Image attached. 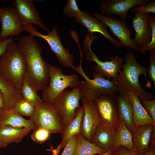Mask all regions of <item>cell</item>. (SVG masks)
Listing matches in <instances>:
<instances>
[{
  "instance_id": "cell-36",
  "label": "cell",
  "mask_w": 155,
  "mask_h": 155,
  "mask_svg": "<svg viewBox=\"0 0 155 155\" xmlns=\"http://www.w3.org/2000/svg\"><path fill=\"white\" fill-rule=\"evenodd\" d=\"M77 134L72 137L66 144L60 155H74L76 145Z\"/></svg>"
},
{
  "instance_id": "cell-16",
  "label": "cell",
  "mask_w": 155,
  "mask_h": 155,
  "mask_svg": "<svg viewBox=\"0 0 155 155\" xmlns=\"http://www.w3.org/2000/svg\"><path fill=\"white\" fill-rule=\"evenodd\" d=\"M132 18V27L135 30L134 36L132 39L137 49L146 45L151 40V30L148 27V21L150 13H134Z\"/></svg>"
},
{
  "instance_id": "cell-7",
  "label": "cell",
  "mask_w": 155,
  "mask_h": 155,
  "mask_svg": "<svg viewBox=\"0 0 155 155\" xmlns=\"http://www.w3.org/2000/svg\"><path fill=\"white\" fill-rule=\"evenodd\" d=\"M94 39L93 36L87 35L83 41L84 51L86 59L96 64L94 67L95 72L109 80L112 79L115 81L125 60L117 55L109 57L110 61H102L100 60L91 49V44Z\"/></svg>"
},
{
  "instance_id": "cell-24",
  "label": "cell",
  "mask_w": 155,
  "mask_h": 155,
  "mask_svg": "<svg viewBox=\"0 0 155 155\" xmlns=\"http://www.w3.org/2000/svg\"><path fill=\"white\" fill-rule=\"evenodd\" d=\"M31 130L26 128L14 127L9 126H0V149L13 143H18Z\"/></svg>"
},
{
  "instance_id": "cell-1",
  "label": "cell",
  "mask_w": 155,
  "mask_h": 155,
  "mask_svg": "<svg viewBox=\"0 0 155 155\" xmlns=\"http://www.w3.org/2000/svg\"><path fill=\"white\" fill-rule=\"evenodd\" d=\"M18 45L24 56L26 64L24 79L37 92L44 90L49 82V63L43 58L42 48L30 36L19 38Z\"/></svg>"
},
{
  "instance_id": "cell-32",
  "label": "cell",
  "mask_w": 155,
  "mask_h": 155,
  "mask_svg": "<svg viewBox=\"0 0 155 155\" xmlns=\"http://www.w3.org/2000/svg\"><path fill=\"white\" fill-rule=\"evenodd\" d=\"M64 13L71 18H77L81 14L82 11L79 9L75 0H69L63 9Z\"/></svg>"
},
{
  "instance_id": "cell-2",
  "label": "cell",
  "mask_w": 155,
  "mask_h": 155,
  "mask_svg": "<svg viewBox=\"0 0 155 155\" xmlns=\"http://www.w3.org/2000/svg\"><path fill=\"white\" fill-rule=\"evenodd\" d=\"M124 57L125 62L122 66L123 70L120 71L115 81L118 86V91L125 92L132 90L137 94L139 98H142L149 100L154 99V96L152 94L142 88L139 81V75H143L147 81L146 86L150 89L151 88V83L147 77L148 68L138 63L132 51H128Z\"/></svg>"
},
{
  "instance_id": "cell-19",
  "label": "cell",
  "mask_w": 155,
  "mask_h": 155,
  "mask_svg": "<svg viewBox=\"0 0 155 155\" xmlns=\"http://www.w3.org/2000/svg\"><path fill=\"white\" fill-rule=\"evenodd\" d=\"M120 121L123 122L132 132L134 128L133 108L131 101L125 92L118 91L115 95Z\"/></svg>"
},
{
  "instance_id": "cell-40",
  "label": "cell",
  "mask_w": 155,
  "mask_h": 155,
  "mask_svg": "<svg viewBox=\"0 0 155 155\" xmlns=\"http://www.w3.org/2000/svg\"><path fill=\"white\" fill-rule=\"evenodd\" d=\"M5 98L3 94L0 90V109L5 107Z\"/></svg>"
},
{
  "instance_id": "cell-39",
  "label": "cell",
  "mask_w": 155,
  "mask_h": 155,
  "mask_svg": "<svg viewBox=\"0 0 155 155\" xmlns=\"http://www.w3.org/2000/svg\"><path fill=\"white\" fill-rule=\"evenodd\" d=\"M10 37L0 40V57L1 55L5 51L8 44L14 39Z\"/></svg>"
},
{
  "instance_id": "cell-13",
  "label": "cell",
  "mask_w": 155,
  "mask_h": 155,
  "mask_svg": "<svg viewBox=\"0 0 155 155\" xmlns=\"http://www.w3.org/2000/svg\"><path fill=\"white\" fill-rule=\"evenodd\" d=\"M0 40L18 36L24 30L17 12L12 7H0Z\"/></svg>"
},
{
  "instance_id": "cell-28",
  "label": "cell",
  "mask_w": 155,
  "mask_h": 155,
  "mask_svg": "<svg viewBox=\"0 0 155 155\" xmlns=\"http://www.w3.org/2000/svg\"><path fill=\"white\" fill-rule=\"evenodd\" d=\"M21 92L23 98L28 101L35 107L43 101L40 98L36 92L24 79Z\"/></svg>"
},
{
  "instance_id": "cell-31",
  "label": "cell",
  "mask_w": 155,
  "mask_h": 155,
  "mask_svg": "<svg viewBox=\"0 0 155 155\" xmlns=\"http://www.w3.org/2000/svg\"><path fill=\"white\" fill-rule=\"evenodd\" d=\"M51 133L47 129L38 128L33 130L31 135L32 140L38 144H42L49 138Z\"/></svg>"
},
{
  "instance_id": "cell-9",
  "label": "cell",
  "mask_w": 155,
  "mask_h": 155,
  "mask_svg": "<svg viewBox=\"0 0 155 155\" xmlns=\"http://www.w3.org/2000/svg\"><path fill=\"white\" fill-rule=\"evenodd\" d=\"M82 97L80 86L72 90H65L56 98L54 102L64 129L74 118L80 107Z\"/></svg>"
},
{
  "instance_id": "cell-35",
  "label": "cell",
  "mask_w": 155,
  "mask_h": 155,
  "mask_svg": "<svg viewBox=\"0 0 155 155\" xmlns=\"http://www.w3.org/2000/svg\"><path fill=\"white\" fill-rule=\"evenodd\" d=\"M150 65L148 68L147 73L150 79L152 80L155 87V49L149 51Z\"/></svg>"
},
{
  "instance_id": "cell-22",
  "label": "cell",
  "mask_w": 155,
  "mask_h": 155,
  "mask_svg": "<svg viewBox=\"0 0 155 155\" xmlns=\"http://www.w3.org/2000/svg\"><path fill=\"white\" fill-rule=\"evenodd\" d=\"M117 129L102 122L98 127L91 142L107 151L111 149L115 140Z\"/></svg>"
},
{
  "instance_id": "cell-11",
  "label": "cell",
  "mask_w": 155,
  "mask_h": 155,
  "mask_svg": "<svg viewBox=\"0 0 155 155\" xmlns=\"http://www.w3.org/2000/svg\"><path fill=\"white\" fill-rule=\"evenodd\" d=\"M149 0H103L101 1L100 9L105 16H119L121 20L126 22L129 11L137 6L145 5Z\"/></svg>"
},
{
  "instance_id": "cell-37",
  "label": "cell",
  "mask_w": 155,
  "mask_h": 155,
  "mask_svg": "<svg viewBox=\"0 0 155 155\" xmlns=\"http://www.w3.org/2000/svg\"><path fill=\"white\" fill-rule=\"evenodd\" d=\"M112 155H140L133 150H129L121 146L113 151Z\"/></svg>"
},
{
  "instance_id": "cell-41",
  "label": "cell",
  "mask_w": 155,
  "mask_h": 155,
  "mask_svg": "<svg viewBox=\"0 0 155 155\" xmlns=\"http://www.w3.org/2000/svg\"><path fill=\"white\" fill-rule=\"evenodd\" d=\"M113 152V151L112 149H111L104 154L100 155H112Z\"/></svg>"
},
{
  "instance_id": "cell-30",
  "label": "cell",
  "mask_w": 155,
  "mask_h": 155,
  "mask_svg": "<svg viewBox=\"0 0 155 155\" xmlns=\"http://www.w3.org/2000/svg\"><path fill=\"white\" fill-rule=\"evenodd\" d=\"M148 27L150 28L151 39L150 41L146 45L140 47L137 50L143 54H145L147 51L155 49V16H150L148 21Z\"/></svg>"
},
{
  "instance_id": "cell-8",
  "label": "cell",
  "mask_w": 155,
  "mask_h": 155,
  "mask_svg": "<svg viewBox=\"0 0 155 155\" xmlns=\"http://www.w3.org/2000/svg\"><path fill=\"white\" fill-rule=\"evenodd\" d=\"M29 120L36 128L46 129L51 133L61 134L63 130L61 118L54 103L43 102L35 107L34 112Z\"/></svg>"
},
{
  "instance_id": "cell-5",
  "label": "cell",
  "mask_w": 155,
  "mask_h": 155,
  "mask_svg": "<svg viewBox=\"0 0 155 155\" xmlns=\"http://www.w3.org/2000/svg\"><path fill=\"white\" fill-rule=\"evenodd\" d=\"M49 82L42 95L44 102L54 103L57 97L66 88L80 87L83 82L80 80L76 74L65 75L61 68L49 63Z\"/></svg>"
},
{
  "instance_id": "cell-34",
  "label": "cell",
  "mask_w": 155,
  "mask_h": 155,
  "mask_svg": "<svg viewBox=\"0 0 155 155\" xmlns=\"http://www.w3.org/2000/svg\"><path fill=\"white\" fill-rule=\"evenodd\" d=\"M130 10V12L132 13L139 12L150 13H152L155 14V0H149L146 5L135 6L132 8Z\"/></svg>"
},
{
  "instance_id": "cell-6",
  "label": "cell",
  "mask_w": 155,
  "mask_h": 155,
  "mask_svg": "<svg viewBox=\"0 0 155 155\" xmlns=\"http://www.w3.org/2000/svg\"><path fill=\"white\" fill-rule=\"evenodd\" d=\"M23 28L24 30L28 32L30 36L39 37L46 41L51 51L57 59L59 63L63 67L75 71L76 67L73 64L74 56L70 53L69 49L65 48L62 45L56 27H53L51 31L49 30L46 35L39 32L36 28L32 24L23 26Z\"/></svg>"
},
{
  "instance_id": "cell-4",
  "label": "cell",
  "mask_w": 155,
  "mask_h": 155,
  "mask_svg": "<svg viewBox=\"0 0 155 155\" xmlns=\"http://www.w3.org/2000/svg\"><path fill=\"white\" fill-rule=\"evenodd\" d=\"M82 62L80 61L75 70L85 79L80 86L82 98L94 101L100 97L115 95L118 92V86L115 81L106 79L96 72L94 73L93 79H90L83 70Z\"/></svg>"
},
{
  "instance_id": "cell-38",
  "label": "cell",
  "mask_w": 155,
  "mask_h": 155,
  "mask_svg": "<svg viewBox=\"0 0 155 155\" xmlns=\"http://www.w3.org/2000/svg\"><path fill=\"white\" fill-rule=\"evenodd\" d=\"M140 155H155V135H152L148 149Z\"/></svg>"
},
{
  "instance_id": "cell-10",
  "label": "cell",
  "mask_w": 155,
  "mask_h": 155,
  "mask_svg": "<svg viewBox=\"0 0 155 155\" xmlns=\"http://www.w3.org/2000/svg\"><path fill=\"white\" fill-rule=\"evenodd\" d=\"M91 14L106 25L121 42L123 47L135 50H137L131 38L133 35L132 30L126 22L98 13H92Z\"/></svg>"
},
{
  "instance_id": "cell-29",
  "label": "cell",
  "mask_w": 155,
  "mask_h": 155,
  "mask_svg": "<svg viewBox=\"0 0 155 155\" xmlns=\"http://www.w3.org/2000/svg\"><path fill=\"white\" fill-rule=\"evenodd\" d=\"M12 108L22 115L30 117L35 110V107L32 104L23 98L16 102Z\"/></svg>"
},
{
  "instance_id": "cell-3",
  "label": "cell",
  "mask_w": 155,
  "mask_h": 155,
  "mask_svg": "<svg viewBox=\"0 0 155 155\" xmlns=\"http://www.w3.org/2000/svg\"><path fill=\"white\" fill-rule=\"evenodd\" d=\"M15 40L8 44L0 56V73L21 90L26 76V64Z\"/></svg>"
},
{
  "instance_id": "cell-15",
  "label": "cell",
  "mask_w": 155,
  "mask_h": 155,
  "mask_svg": "<svg viewBox=\"0 0 155 155\" xmlns=\"http://www.w3.org/2000/svg\"><path fill=\"white\" fill-rule=\"evenodd\" d=\"M115 95L103 96L94 102L102 122L117 129L120 121Z\"/></svg>"
},
{
  "instance_id": "cell-26",
  "label": "cell",
  "mask_w": 155,
  "mask_h": 155,
  "mask_svg": "<svg viewBox=\"0 0 155 155\" xmlns=\"http://www.w3.org/2000/svg\"><path fill=\"white\" fill-rule=\"evenodd\" d=\"M121 146L129 150H133V148L132 132L122 121H120L117 129L115 142L111 149L113 151Z\"/></svg>"
},
{
  "instance_id": "cell-21",
  "label": "cell",
  "mask_w": 155,
  "mask_h": 155,
  "mask_svg": "<svg viewBox=\"0 0 155 155\" xmlns=\"http://www.w3.org/2000/svg\"><path fill=\"white\" fill-rule=\"evenodd\" d=\"M155 127L153 125H145L134 127L132 131L133 148L140 155L148 148L151 136Z\"/></svg>"
},
{
  "instance_id": "cell-14",
  "label": "cell",
  "mask_w": 155,
  "mask_h": 155,
  "mask_svg": "<svg viewBox=\"0 0 155 155\" xmlns=\"http://www.w3.org/2000/svg\"><path fill=\"white\" fill-rule=\"evenodd\" d=\"M12 5L23 26L34 24L45 31L49 30L35 8L33 0H13Z\"/></svg>"
},
{
  "instance_id": "cell-25",
  "label": "cell",
  "mask_w": 155,
  "mask_h": 155,
  "mask_svg": "<svg viewBox=\"0 0 155 155\" xmlns=\"http://www.w3.org/2000/svg\"><path fill=\"white\" fill-rule=\"evenodd\" d=\"M0 90L4 95L5 106L12 108L23 98L21 90L0 73Z\"/></svg>"
},
{
  "instance_id": "cell-33",
  "label": "cell",
  "mask_w": 155,
  "mask_h": 155,
  "mask_svg": "<svg viewBox=\"0 0 155 155\" xmlns=\"http://www.w3.org/2000/svg\"><path fill=\"white\" fill-rule=\"evenodd\" d=\"M144 108L151 116L155 126V100H149L142 98H139Z\"/></svg>"
},
{
  "instance_id": "cell-12",
  "label": "cell",
  "mask_w": 155,
  "mask_h": 155,
  "mask_svg": "<svg viewBox=\"0 0 155 155\" xmlns=\"http://www.w3.org/2000/svg\"><path fill=\"white\" fill-rule=\"evenodd\" d=\"M84 113L81 127V134L86 140L92 142L98 127L102 123V120L94 102L82 98Z\"/></svg>"
},
{
  "instance_id": "cell-18",
  "label": "cell",
  "mask_w": 155,
  "mask_h": 155,
  "mask_svg": "<svg viewBox=\"0 0 155 155\" xmlns=\"http://www.w3.org/2000/svg\"><path fill=\"white\" fill-rule=\"evenodd\" d=\"M84 108L83 105L77 111L75 117L72 121L64 129L61 135V140L60 144L55 148L52 147L47 150L52 152L53 155H58L61 149L64 146L74 135L81 133V127L84 114Z\"/></svg>"
},
{
  "instance_id": "cell-20",
  "label": "cell",
  "mask_w": 155,
  "mask_h": 155,
  "mask_svg": "<svg viewBox=\"0 0 155 155\" xmlns=\"http://www.w3.org/2000/svg\"><path fill=\"white\" fill-rule=\"evenodd\" d=\"M9 126L14 127L26 128L32 130L36 129L29 119L24 118L12 108L5 106L0 109V126Z\"/></svg>"
},
{
  "instance_id": "cell-23",
  "label": "cell",
  "mask_w": 155,
  "mask_h": 155,
  "mask_svg": "<svg viewBox=\"0 0 155 155\" xmlns=\"http://www.w3.org/2000/svg\"><path fill=\"white\" fill-rule=\"evenodd\" d=\"M125 93L130 98L132 105L134 127L145 125H153L155 126L152 119L142 106L137 94L130 90Z\"/></svg>"
},
{
  "instance_id": "cell-27",
  "label": "cell",
  "mask_w": 155,
  "mask_h": 155,
  "mask_svg": "<svg viewBox=\"0 0 155 155\" xmlns=\"http://www.w3.org/2000/svg\"><path fill=\"white\" fill-rule=\"evenodd\" d=\"M107 151L97 146L94 143L86 140L81 134L77 135L74 155H100Z\"/></svg>"
},
{
  "instance_id": "cell-17",
  "label": "cell",
  "mask_w": 155,
  "mask_h": 155,
  "mask_svg": "<svg viewBox=\"0 0 155 155\" xmlns=\"http://www.w3.org/2000/svg\"><path fill=\"white\" fill-rule=\"evenodd\" d=\"M75 21L86 28L90 34L98 32L102 34L116 47H123L118 40L112 36L108 32V28L103 22L92 16L91 14L82 11L80 15L75 18Z\"/></svg>"
}]
</instances>
